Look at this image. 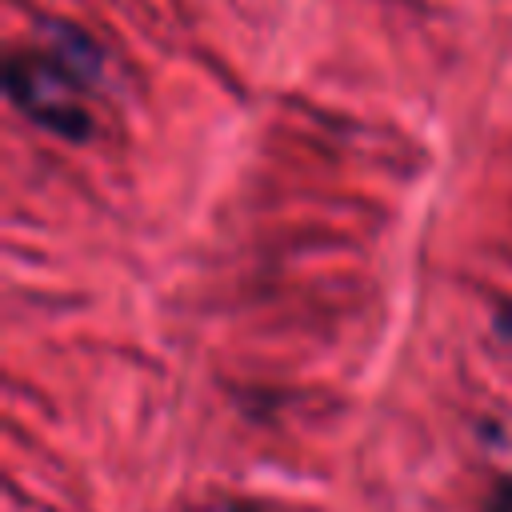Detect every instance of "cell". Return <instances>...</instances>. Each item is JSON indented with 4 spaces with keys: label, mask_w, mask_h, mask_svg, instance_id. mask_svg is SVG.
<instances>
[{
    "label": "cell",
    "mask_w": 512,
    "mask_h": 512,
    "mask_svg": "<svg viewBox=\"0 0 512 512\" xmlns=\"http://www.w3.org/2000/svg\"><path fill=\"white\" fill-rule=\"evenodd\" d=\"M4 88L12 96V104L36 120L40 128L64 136V140H84L92 120L76 96V80L56 64V60H44V56H8V68H4Z\"/></svg>",
    "instance_id": "1"
},
{
    "label": "cell",
    "mask_w": 512,
    "mask_h": 512,
    "mask_svg": "<svg viewBox=\"0 0 512 512\" xmlns=\"http://www.w3.org/2000/svg\"><path fill=\"white\" fill-rule=\"evenodd\" d=\"M48 60H56L72 80H96V72H100L96 44L72 24H56L52 28V56Z\"/></svg>",
    "instance_id": "2"
}]
</instances>
